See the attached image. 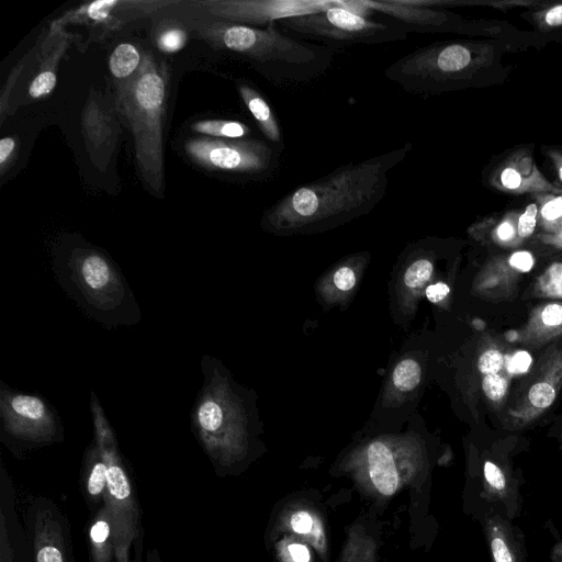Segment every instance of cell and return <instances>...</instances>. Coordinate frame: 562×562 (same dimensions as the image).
<instances>
[{
	"instance_id": "obj_1",
	"label": "cell",
	"mask_w": 562,
	"mask_h": 562,
	"mask_svg": "<svg viewBox=\"0 0 562 562\" xmlns=\"http://www.w3.org/2000/svg\"><path fill=\"white\" fill-rule=\"evenodd\" d=\"M412 143L358 162L340 166L273 203L262 225L278 234L313 232L371 212L384 198L389 175L412 150Z\"/></svg>"
},
{
	"instance_id": "obj_2",
	"label": "cell",
	"mask_w": 562,
	"mask_h": 562,
	"mask_svg": "<svg viewBox=\"0 0 562 562\" xmlns=\"http://www.w3.org/2000/svg\"><path fill=\"white\" fill-rule=\"evenodd\" d=\"M277 26V23L263 27L225 24L217 29L216 41L283 89L305 86L327 72L336 49L291 37Z\"/></svg>"
},
{
	"instance_id": "obj_3",
	"label": "cell",
	"mask_w": 562,
	"mask_h": 562,
	"mask_svg": "<svg viewBox=\"0 0 562 562\" xmlns=\"http://www.w3.org/2000/svg\"><path fill=\"white\" fill-rule=\"evenodd\" d=\"M361 0H341L337 7L277 22L299 36L321 41L322 45L337 48L352 45H379L405 41L408 32L393 22L371 19Z\"/></svg>"
},
{
	"instance_id": "obj_4",
	"label": "cell",
	"mask_w": 562,
	"mask_h": 562,
	"mask_svg": "<svg viewBox=\"0 0 562 562\" xmlns=\"http://www.w3.org/2000/svg\"><path fill=\"white\" fill-rule=\"evenodd\" d=\"M63 285L97 319H131L134 300L123 278L104 256L88 251L70 262L69 272H58Z\"/></svg>"
},
{
	"instance_id": "obj_5",
	"label": "cell",
	"mask_w": 562,
	"mask_h": 562,
	"mask_svg": "<svg viewBox=\"0 0 562 562\" xmlns=\"http://www.w3.org/2000/svg\"><path fill=\"white\" fill-rule=\"evenodd\" d=\"M164 101V79L146 57L125 89L124 105L135 135L139 164L156 184L160 183L162 167L160 119Z\"/></svg>"
},
{
	"instance_id": "obj_6",
	"label": "cell",
	"mask_w": 562,
	"mask_h": 562,
	"mask_svg": "<svg viewBox=\"0 0 562 562\" xmlns=\"http://www.w3.org/2000/svg\"><path fill=\"white\" fill-rule=\"evenodd\" d=\"M187 151L207 168L256 179L273 175L281 150L258 139L201 138L187 144Z\"/></svg>"
},
{
	"instance_id": "obj_7",
	"label": "cell",
	"mask_w": 562,
	"mask_h": 562,
	"mask_svg": "<svg viewBox=\"0 0 562 562\" xmlns=\"http://www.w3.org/2000/svg\"><path fill=\"white\" fill-rule=\"evenodd\" d=\"M95 428V445L108 467V488L105 499L115 517V532L142 537L140 508L132 480L123 464L113 431L105 419L98 401L92 400Z\"/></svg>"
},
{
	"instance_id": "obj_8",
	"label": "cell",
	"mask_w": 562,
	"mask_h": 562,
	"mask_svg": "<svg viewBox=\"0 0 562 562\" xmlns=\"http://www.w3.org/2000/svg\"><path fill=\"white\" fill-rule=\"evenodd\" d=\"M350 471L363 493L385 501L414 482L418 467L411 458H398L387 443L372 441Z\"/></svg>"
},
{
	"instance_id": "obj_9",
	"label": "cell",
	"mask_w": 562,
	"mask_h": 562,
	"mask_svg": "<svg viewBox=\"0 0 562 562\" xmlns=\"http://www.w3.org/2000/svg\"><path fill=\"white\" fill-rule=\"evenodd\" d=\"M25 525L33 562H75L68 520L54 501L33 498Z\"/></svg>"
},
{
	"instance_id": "obj_10",
	"label": "cell",
	"mask_w": 562,
	"mask_h": 562,
	"mask_svg": "<svg viewBox=\"0 0 562 562\" xmlns=\"http://www.w3.org/2000/svg\"><path fill=\"white\" fill-rule=\"evenodd\" d=\"M341 0H231L206 2L214 15L246 26H267L292 16L337 7Z\"/></svg>"
},
{
	"instance_id": "obj_11",
	"label": "cell",
	"mask_w": 562,
	"mask_h": 562,
	"mask_svg": "<svg viewBox=\"0 0 562 562\" xmlns=\"http://www.w3.org/2000/svg\"><path fill=\"white\" fill-rule=\"evenodd\" d=\"M1 402L5 427L12 436L33 443L53 440V415L42 398L18 393L8 394Z\"/></svg>"
},
{
	"instance_id": "obj_12",
	"label": "cell",
	"mask_w": 562,
	"mask_h": 562,
	"mask_svg": "<svg viewBox=\"0 0 562 562\" xmlns=\"http://www.w3.org/2000/svg\"><path fill=\"white\" fill-rule=\"evenodd\" d=\"M293 535L307 542L323 562H329V541L322 512L308 502H289L278 514L271 537Z\"/></svg>"
},
{
	"instance_id": "obj_13",
	"label": "cell",
	"mask_w": 562,
	"mask_h": 562,
	"mask_svg": "<svg viewBox=\"0 0 562 562\" xmlns=\"http://www.w3.org/2000/svg\"><path fill=\"white\" fill-rule=\"evenodd\" d=\"M483 529L492 562H527L522 538L506 518L490 513L483 520Z\"/></svg>"
},
{
	"instance_id": "obj_14",
	"label": "cell",
	"mask_w": 562,
	"mask_h": 562,
	"mask_svg": "<svg viewBox=\"0 0 562 562\" xmlns=\"http://www.w3.org/2000/svg\"><path fill=\"white\" fill-rule=\"evenodd\" d=\"M86 529L90 561L115 562V517L106 499L95 509Z\"/></svg>"
},
{
	"instance_id": "obj_15",
	"label": "cell",
	"mask_w": 562,
	"mask_h": 562,
	"mask_svg": "<svg viewBox=\"0 0 562 562\" xmlns=\"http://www.w3.org/2000/svg\"><path fill=\"white\" fill-rule=\"evenodd\" d=\"M238 91L262 134L273 146L282 151L284 143L279 121L265 97L257 89L247 83H240Z\"/></svg>"
},
{
	"instance_id": "obj_16",
	"label": "cell",
	"mask_w": 562,
	"mask_h": 562,
	"mask_svg": "<svg viewBox=\"0 0 562 562\" xmlns=\"http://www.w3.org/2000/svg\"><path fill=\"white\" fill-rule=\"evenodd\" d=\"M82 487L88 504L98 509L106 497L108 467L95 442L83 459Z\"/></svg>"
},
{
	"instance_id": "obj_17",
	"label": "cell",
	"mask_w": 562,
	"mask_h": 562,
	"mask_svg": "<svg viewBox=\"0 0 562 562\" xmlns=\"http://www.w3.org/2000/svg\"><path fill=\"white\" fill-rule=\"evenodd\" d=\"M379 543L376 538L361 524L346 528L338 562H376Z\"/></svg>"
},
{
	"instance_id": "obj_18",
	"label": "cell",
	"mask_w": 562,
	"mask_h": 562,
	"mask_svg": "<svg viewBox=\"0 0 562 562\" xmlns=\"http://www.w3.org/2000/svg\"><path fill=\"white\" fill-rule=\"evenodd\" d=\"M518 488L508 474L495 462L486 461L483 468V495L490 502L503 503L509 510L517 505Z\"/></svg>"
},
{
	"instance_id": "obj_19",
	"label": "cell",
	"mask_w": 562,
	"mask_h": 562,
	"mask_svg": "<svg viewBox=\"0 0 562 562\" xmlns=\"http://www.w3.org/2000/svg\"><path fill=\"white\" fill-rule=\"evenodd\" d=\"M274 554L278 562H314L312 547L304 540L289 533L278 536Z\"/></svg>"
},
{
	"instance_id": "obj_20",
	"label": "cell",
	"mask_w": 562,
	"mask_h": 562,
	"mask_svg": "<svg viewBox=\"0 0 562 562\" xmlns=\"http://www.w3.org/2000/svg\"><path fill=\"white\" fill-rule=\"evenodd\" d=\"M193 128L202 134L227 139H238L249 133L248 126L244 123L228 120L200 121L193 125Z\"/></svg>"
},
{
	"instance_id": "obj_21",
	"label": "cell",
	"mask_w": 562,
	"mask_h": 562,
	"mask_svg": "<svg viewBox=\"0 0 562 562\" xmlns=\"http://www.w3.org/2000/svg\"><path fill=\"white\" fill-rule=\"evenodd\" d=\"M140 61L138 50L128 43L120 44L112 53L109 66L116 78H126L135 71Z\"/></svg>"
},
{
	"instance_id": "obj_22",
	"label": "cell",
	"mask_w": 562,
	"mask_h": 562,
	"mask_svg": "<svg viewBox=\"0 0 562 562\" xmlns=\"http://www.w3.org/2000/svg\"><path fill=\"white\" fill-rule=\"evenodd\" d=\"M392 380L402 391L415 389L420 381V367L414 359H403L394 368Z\"/></svg>"
},
{
	"instance_id": "obj_23",
	"label": "cell",
	"mask_w": 562,
	"mask_h": 562,
	"mask_svg": "<svg viewBox=\"0 0 562 562\" xmlns=\"http://www.w3.org/2000/svg\"><path fill=\"white\" fill-rule=\"evenodd\" d=\"M432 270L434 265L429 259L418 258L406 269L404 282L411 289H418L430 279Z\"/></svg>"
},
{
	"instance_id": "obj_24",
	"label": "cell",
	"mask_w": 562,
	"mask_h": 562,
	"mask_svg": "<svg viewBox=\"0 0 562 562\" xmlns=\"http://www.w3.org/2000/svg\"><path fill=\"white\" fill-rule=\"evenodd\" d=\"M528 398L530 403L538 408H547L555 398V391L548 382H539L533 384L529 392Z\"/></svg>"
},
{
	"instance_id": "obj_25",
	"label": "cell",
	"mask_w": 562,
	"mask_h": 562,
	"mask_svg": "<svg viewBox=\"0 0 562 562\" xmlns=\"http://www.w3.org/2000/svg\"><path fill=\"white\" fill-rule=\"evenodd\" d=\"M482 389L490 400L496 402L504 397L507 391V381L497 373L486 374L482 381Z\"/></svg>"
},
{
	"instance_id": "obj_26",
	"label": "cell",
	"mask_w": 562,
	"mask_h": 562,
	"mask_svg": "<svg viewBox=\"0 0 562 562\" xmlns=\"http://www.w3.org/2000/svg\"><path fill=\"white\" fill-rule=\"evenodd\" d=\"M56 85V76L52 71H43L37 75L29 88L32 98H41L48 94Z\"/></svg>"
},
{
	"instance_id": "obj_27",
	"label": "cell",
	"mask_w": 562,
	"mask_h": 562,
	"mask_svg": "<svg viewBox=\"0 0 562 562\" xmlns=\"http://www.w3.org/2000/svg\"><path fill=\"white\" fill-rule=\"evenodd\" d=\"M186 33L179 29H169L160 34L158 46L168 53H173L183 47Z\"/></svg>"
},
{
	"instance_id": "obj_28",
	"label": "cell",
	"mask_w": 562,
	"mask_h": 562,
	"mask_svg": "<svg viewBox=\"0 0 562 562\" xmlns=\"http://www.w3.org/2000/svg\"><path fill=\"white\" fill-rule=\"evenodd\" d=\"M503 364V355L495 349H490L483 352L477 361L480 372L485 375L497 373L502 369Z\"/></svg>"
},
{
	"instance_id": "obj_29",
	"label": "cell",
	"mask_w": 562,
	"mask_h": 562,
	"mask_svg": "<svg viewBox=\"0 0 562 562\" xmlns=\"http://www.w3.org/2000/svg\"><path fill=\"white\" fill-rule=\"evenodd\" d=\"M541 288L547 294L562 295V265L551 267L542 278Z\"/></svg>"
},
{
	"instance_id": "obj_30",
	"label": "cell",
	"mask_w": 562,
	"mask_h": 562,
	"mask_svg": "<svg viewBox=\"0 0 562 562\" xmlns=\"http://www.w3.org/2000/svg\"><path fill=\"white\" fill-rule=\"evenodd\" d=\"M537 206L530 204L527 206L524 214L519 217L518 233L521 237H528L536 226Z\"/></svg>"
},
{
	"instance_id": "obj_31",
	"label": "cell",
	"mask_w": 562,
	"mask_h": 562,
	"mask_svg": "<svg viewBox=\"0 0 562 562\" xmlns=\"http://www.w3.org/2000/svg\"><path fill=\"white\" fill-rule=\"evenodd\" d=\"M334 283L340 291H348L356 283V273L352 268L344 266L334 274Z\"/></svg>"
},
{
	"instance_id": "obj_32",
	"label": "cell",
	"mask_w": 562,
	"mask_h": 562,
	"mask_svg": "<svg viewBox=\"0 0 562 562\" xmlns=\"http://www.w3.org/2000/svg\"><path fill=\"white\" fill-rule=\"evenodd\" d=\"M531 366V356L527 351L516 352L508 361V371L512 373H525Z\"/></svg>"
},
{
	"instance_id": "obj_33",
	"label": "cell",
	"mask_w": 562,
	"mask_h": 562,
	"mask_svg": "<svg viewBox=\"0 0 562 562\" xmlns=\"http://www.w3.org/2000/svg\"><path fill=\"white\" fill-rule=\"evenodd\" d=\"M541 321L549 327L562 325V305L551 303L544 306L541 312Z\"/></svg>"
},
{
	"instance_id": "obj_34",
	"label": "cell",
	"mask_w": 562,
	"mask_h": 562,
	"mask_svg": "<svg viewBox=\"0 0 562 562\" xmlns=\"http://www.w3.org/2000/svg\"><path fill=\"white\" fill-rule=\"evenodd\" d=\"M115 562H131L130 551L134 544V540L126 537H115Z\"/></svg>"
},
{
	"instance_id": "obj_35",
	"label": "cell",
	"mask_w": 562,
	"mask_h": 562,
	"mask_svg": "<svg viewBox=\"0 0 562 562\" xmlns=\"http://www.w3.org/2000/svg\"><path fill=\"white\" fill-rule=\"evenodd\" d=\"M509 263L514 268L527 272L533 266V258L528 251H518L512 255Z\"/></svg>"
},
{
	"instance_id": "obj_36",
	"label": "cell",
	"mask_w": 562,
	"mask_h": 562,
	"mask_svg": "<svg viewBox=\"0 0 562 562\" xmlns=\"http://www.w3.org/2000/svg\"><path fill=\"white\" fill-rule=\"evenodd\" d=\"M449 286L443 282H437L428 285L426 289V296L431 303H438L442 301L449 293Z\"/></svg>"
},
{
	"instance_id": "obj_37",
	"label": "cell",
	"mask_w": 562,
	"mask_h": 562,
	"mask_svg": "<svg viewBox=\"0 0 562 562\" xmlns=\"http://www.w3.org/2000/svg\"><path fill=\"white\" fill-rule=\"evenodd\" d=\"M542 216L547 220H555L562 216V196L551 200L542 207Z\"/></svg>"
},
{
	"instance_id": "obj_38",
	"label": "cell",
	"mask_w": 562,
	"mask_h": 562,
	"mask_svg": "<svg viewBox=\"0 0 562 562\" xmlns=\"http://www.w3.org/2000/svg\"><path fill=\"white\" fill-rule=\"evenodd\" d=\"M501 179L503 184L508 189H516L521 182L519 173L513 168H506L502 172Z\"/></svg>"
},
{
	"instance_id": "obj_39",
	"label": "cell",
	"mask_w": 562,
	"mask_h": 562,
	"mask_svg": "<svg viewBox=\"0 0 562 562\" xmlns=\"http://www.w3.org/2000/svg\"><path fill=\"white\" fill-rule=\"evenodd\" d=\"M14 148V139L11 137H4L0 140V165L3 167L4 162L11 155Z\"/></svg>"
},
{
	"instance_id": "obj_40",
	"label": "cell",
	"mask_w": 562,
	"mask_h": 562,
	"mask_svg": "<svg viewBox=\"0 0 562 562\" xmlns=\"http://www.w3.org/2000/svg\"><path fill=\"white\" fill-rule=\"evenodd\" d=\"M546 22L551 26L562 24V5L551 8L546 14Z\"/></svg>"
},
{
	"instance_id": "obj_41",
	"label": "cell",
	"mask_w": 562,
	"mask_h": 562,
	"mask_svg": "<svg viewBox=\"0 0 562 562\" xmlns=\"http://www.w3.org/2000/svg\"><path fill=\"white\" fill-rule=\"evenodd\" d=\"M497 234L501 239L506 240L513 237L514 228L509 223L504 222L503 224L499 225Z\"/></svg>"
},
{
	"instance_id": "obj_42",
	"label": "cell",
	"mask_w": 562,
	"mask_h": 562,
	"mask_svg": "<svg viewBox=\"0 0 562 562\" xmlns=\"http://www.w3.org/2000/svg\"><path fill=\"white\" fill-rule=\"evenodd\" d=\"M136 562H139L138 555L136 557ZM145 562H164L159 551L156 548H153L147 551Z\"/></svg>"
},
{
	"instance_id": "obj_43",
	"label": "cell",
	"mask_w": 562,
	"mask_h": 562,
	"mask_svg": "<svg viewBox=\"0 0 562 562\" xmlns=\"http://www.w3.org/2000/svg\"><path fill=\"white\" fill-rule=\"evenodd\" d=\"M551 559L554 562H562V542L557 543L551 551Z\"/></svg>"
},
{
	"instance_id": "obj_44",
	"label": "cell",
	"mask_w": 562,
	"mask_h": 562,
	"mask_svg": "<svg viewBox=\"0 0 562 562\" xmlns=\"http://www.w3.org/2000/svg\"><path fill=\"white\" fill-rule=\"evenodd\" d=\"M560 178L562 180V168L560 169Z\"/></svg>"
}]
</instances>
